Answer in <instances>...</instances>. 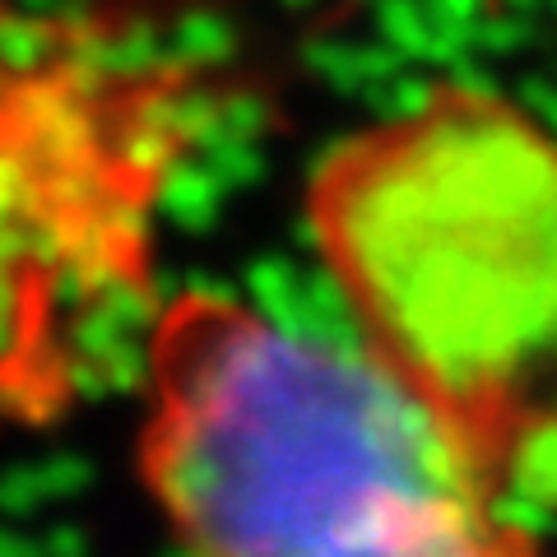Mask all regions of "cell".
<instances>
[{"instance_id": "7a4b0ae2", "label": "cell", "mask_w": 557, "mask_h": 557, "mask_svg": "<svg viewBox=\"0 0 557 557\" xmlns=\"http://www.w3.org/2000/svg\"><path fill=\"white\" fill-rule=\"evenodd\" d=\"M307 219L362 344L511 497H557V135L437 84L325 153Z\"/></svg>"}, {"instance_id": "6da1fadb", "label": "cell", "mask_w": 557, "mask_h": 557, "mask_svg": "<svg viewBox=\"0 0 557 557\" xmlns=\"http://www.w3.org/2000/svg\"><path fill=\"white\" fill-rule=\"evenodd\" d=\"M139 460L190 557H544L474 446L368 344L219 293L153 325Z\"/></svg>"}]
</instances>
